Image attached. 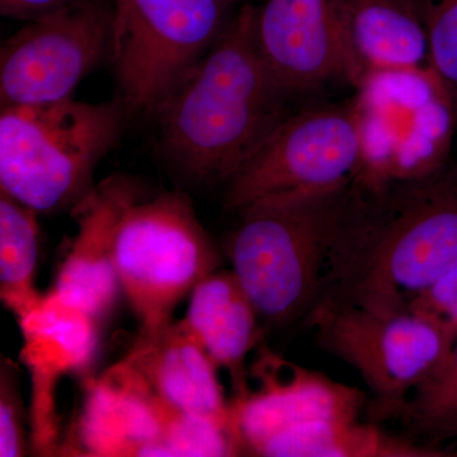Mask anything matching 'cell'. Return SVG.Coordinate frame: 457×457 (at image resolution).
<instances>
[{"mask_svg": "<svg viewBox=\"0 0 457 457\" xmlns=\"http://www.w3.org/2000/svg\"><path fill=\"white\" fill-rule=\"evenodd\" d=\"M319 347L352 366L378 400L380 414H395L453 347L449 336L413 312H376L321 300L306 315Z\"/></svg>", "mask_w": 457, "mask_h": 457, "instance_id": "obj_8", "label": "cell"}, {"mask_svg": "<svg viewBox=\"0 0 457 457\" xmlns=\"http://www.w3.org/2000/svg\"><path fill=\"white\" fill-rule=\"evenodd\" d=\"M450 171H451V173L453 174V176L457 177V159H456L455 164H453V167L451 168Z\"/></svg>", "mask_w": 457, "mask_h": 457, "instance_id": "obj_27", "label": "cell"}, {"mask_svg": "<svg viewBox=\"0 0 457 457\" xmlns=\"http://www.w3.org/2000/svg\"><path fill=\"white\" fill-rule=\"evenodd\" d=\"M249 375L258 389L230 403L245 453L291 427L326 420H357L365 396L356 387L288 362L262 348Z\"/></svg>", "mask_w": 457, "mask_h": 457, "instance_id": "obj_11", "label": "cell"}, {"mask_svg": "<svg viewBox=\"0 0 457 457\" xmlns=\"http://www.w3.org/2000/svg\"><path fill=\"white\" fill-rule=\"evenodd\" d=\"M245 7L155 114L168 161L196 185L225 183L286 119Z\"/></svg>", "mask_w": 457, "mask_h": 457, "instance_id": "obj_1", "label": "cell"}, {"mask_svg": "<svg viewBox=\"0 0 457 457\" xmlns=\"http://www.w3.org/2000/svg\"><path fill=\"white\" fill-rule=\"evenodd\" d=\"M75 2L78 0H0V12L5 17L31 21Z\"/></svg>", "mask_w": 457, "mask_h": 457, "instance_id": "obj_26", "label": "cell"}, {"mask_svg": "<svg viewBox=\"0 0 457 457\" xmlns=\"http://www.w3.org/2000/svg\"><path fill=\"white\" fill-rule=\"evenodd\" d=\"M347 79L429 66L428 37L413 0H333Z\"/></svg>", "mask_w": 457, "mask_h": 457, "instance_id": "obj_17", "label": "cell"}, {"mask_svg": "<svg viewBox=\"0 0 457 457\" xmlns=\"http://www.w3.org/2000/svg\"><path fill=\"white\" fill-rule=\"evenodd\" d=\"M456 264L457 177L450 170L378 191L353 185L341 273L326 299L408 312Z\"/></svg>", "mask_w": 457, "mask_h": 457, "instance_id": "obj_2", "label": "cell"}, {"mask_svg": "<svg viewBox=\"0 0 457 457\" xmlns=\"http://www.w3.org/2000/svg\"><path fill=\"white\" fill-rule=\"evenodd\" d=\"M361 141L353 108L309 110L286 117L227 182L225 209L275 197L333 194L353 185Z\"/></svg>", "mask_w": 457, "mask_h": 457, "instance_id": "obj_9", "label": "cell"}, {"mask_svg": "<svg viewBox=\"0 0 457 457\" xmlns=\"http://www.w3.org/2000/svg\"><path fill=\"white\" fill-rule=\"evenodd\" d=\"M220 263L185 195L137 196L123 210L114 266L121 293L139 319L140 335L171 323L179 303Z\"/></svg>", "mask_w": 457, "mask_h": 457, "instance_id": "obj_6", "label": "cell"}, {"mask_svg": "<svg viewBox=\"0 0 457 457\" xmlns=\"http://www.w3.org/2000/svg\"><path fill=\"white\" fill-rule=\"evenodd\" d=\"M88 456H162V403L125 361L89 387L80 420Z\"/></svg>", "mask_w": 457, "mask_h": 457, "instance_id": "obj_16", "label": "cell"}, {"mask_svg": "<svg viewBox=\"0 0 457 457\" xmlns=\"http://www.w3.org/2000/svg\"><path fill=\"white\" fill-rule=\"evenodd\" d=\"M255 35L264 62L286 93L347 79L333 0H269L255 16Z\"/></svg>", "mask_w": 457, "mask_h": 457, "instance_id": "obj_13", "label": "cell"}, {"mask_svg": "<svg viewBox=\"0 0 457 457\" xmlns=\"http://www.w3.org/2000/svg\"><path fill=\"white\" fill-rule=\"evenodd\" d=\"M162 456H237L245 453L236 426L183 413L162 402Z\"/></svg>", "mask_w": 457, "mask_h": 457, "instance_id": "obj_22", "label": "cell"}, {"mask_svg": "<svg viewBox=\"0 0 457 457\" xmlns=\"http://www.w3.org/2000/svg\"><path fill=\"white\" fill-rule=\"evenodd\" d=\"M352 104L361 141L354 185L378 191L444 173L457 110L429 66L370 75Z\"/></svg>", "mask_w": 457, "mask_h": 457, "instance_id": "obj_5", "label": "cell"}, {"mask_svg": "<svg viewBox=\"0 0 457 457\" xmlns=\"http://www.w3.org/2000/svg\"><path fill=\"white\" fill-rule=\"evenodd\" d=\"M425 23L429 68L457 107V0H413Z\"/></svg>", "mask_w": 457, "mask_h": 457, "instance_id": "obj_23", "label": "cell"}, {"mask_svg": "<svg viewBox=\"0 0 457 457\" xmlns=\"http://www.w3.org/2000/svg\"><path fill=\"white\" fill-rule=\"evenodd\" d=\"M18 370L11 360L0 363V457L27 455L25 407L20 392Z\"/></svg>", "mask_w": 457, "mask_h": 457, "instance_id": "obj_24", "label": "cell"}, {"mask_svg": "<svg viewBox=\"0 0 457 457\" xmlns=\"http://www.w3.org/2000/svg\"><path fill=\"white\" fill-rule=\"evenodd\" d=\"M267 457H438L445 451L389 435L359 420H326L291 427L254 447Z\"/></svg>", "mask_w": 457, "mask_h": 457, "instance_id": "obj_19", "label": "cell"}, {"mask_svg": "<svg viewBox=\"0 0 457 457\" xmlns=\"http://www.w3.org/2000/svg\"><path fill=\"white\" fill-rule=\"evenodd\" d=\"M453 456H457V453H453Z\"/></svg>", "mask_w": 457, "mask_h": 457, "instance_id": "obj_28", "label": "cell"}, {"mask_svg": "<svg viewBox=\"0 0 457 457\" xmlns=\"http://www.w3.org/2000/svg\"><path fill=\"white\" fill-rule=\"evenodd\" d=\"M126 117L119 99L2 107L0 191L37 212L73 209L95 188L93 173L117 145Z\"/></svg>", "mask_w": 457, "mask_h": 457, "instance_id": "obj_4", "label": "cell"}, {"mask_svg": "<svg viewBox=\"0 0 457 457\" xmlns=\"http://www.w3.org/2000/svg\"><path fill=\"white\" fill-rule=\"evenodd\" d=\"M396 413L431 442L457 437V338L440 365L418 385Z\"/></svg>", "mask_w": 457, "mask_h": 457, "instance_id": "obj_21", "label": "cell"}, {"mask_svg": "<svg viewBox=\"0 0 457 457\" xmlns=\"http://www.w3.org/2000/svg\"><path fill=\"white\" fill-rule=\"evenodd\" d=\"M112 8L78 0L27 21L0 50L2 107L71 97L75 87L110 56Z\"/></svg>", "mask_w": 457, "mask_h": 457, "instance_id": "obj_10", "label": "cell"}, {"mask_svg": "<svg viewBox=\"0 0 457 457\" xmlns=\"http://www.w3.org/2000/svg\"><path fill=\"white\" fill-rule=\"evenodd\" d=\"M123 361L164 404L236 426L216 374L218 366L182 320L171 321L152 335H139Z\"/></svg>", "mask_w": 457, "mask_h": 457, "instance_id": "obj_15", "label": "cell"}, {"mask_svg": "<svg viewBox=\"0 0 457 457\" xmlns=\"http://www.w3.org/2000/svg\"><path fill=\"white\" fill-rule=\"evenodd\" d=\"M224 29L222 0H114L110 57L128 116H155Z\"/></svg>", "mask_w": 457, "mask_h": 457, "instance_id": "obj_7", "label": "cell"}, {"mask_svg": "<svg viewBox=\"0 0 457 457\" xmlns=\"http://www.w3.org/2000/svg\"><path fill=\"white\" fill-rule=\"evenodd\" d=\"M17 321L25 339L22 360L32 378V445L50 455L56 451V383L93 362L101 320L51 290Z\"/></svg>", "mask_w": 457, "mask_h": 457, "instance_id": "obj_12", "label": "cell"}, {"mask_svg": "<svg viewBox=\"0 0 457 457\" xmlns=\"http://www.w3.org/2000/svg\"><path fill=\"white\" fill-rule=\"evenodd\" d=\"M137 196L140 189L134 182L112 177L95 186L71 209L77 236L53 290L101 321L113 311L121 294L114 266L117 228L123 210Z\"/></svg>", "mask_w": 457, "mask_h": 457, "instance_id": "obj_14", "label": "cell"}, {"mask_svg": "<svg viewBox=\"0 0 457 457\" xmlns=\"http://www.w3.org/2000/svg\"><path fill=\"white\" fill-rule=\"evenodd\" d=\"M182 321L215 365L227 370L236 398L245 395V362L261 341V318L233 270L206 276L189 294Z\"/></svg>", "mask_w": 457, "mask_h": 457, "instance_id": "obj_18", "label": "cell"}, {"mask_svg": "<svg viewBox=\"0 0 457 457\" xmlns=\"http://www.w3.org/2000/svg\"><path fill=\"white\" fill-rule=\"evenodd\" d=\"M353 185L333 194L260 200L237 212L228 257L267 326L305 317L341 272Z\"/></svg>", "mask_w": 457, "mask_h": 457, "instance_id": "obj_3", "label": "cell"}, {"mask_svg": "<svg viewBox=\"0 0 457 457\" xmlns=\"http://www.w3.org/2000/svg\"><path fill=\"white\" fill-rule=\"evenodd\" d=\"M35 210L0 191V299L18 319L41 302L36 287L38 225Z\"/></svg>", "mask_w": 457, "mask_h": 457, "instance_id": "obj_20", "label": "cell"}, {"mask_svg": "<svg viewBox=\"0 0 457 457\" xmlns=\"http://www.w3.org/2000/svg\"><path fill=\"white\" fill-rule=\"evenodd\" d=\"M409 312L425 317L441 328L451 341L457 338V264L420 295Z\"/></svg>", "mask_w": 457, "mask_h": 457, "instance_id": "obj_25", "label": "cell"}]
</instances>
